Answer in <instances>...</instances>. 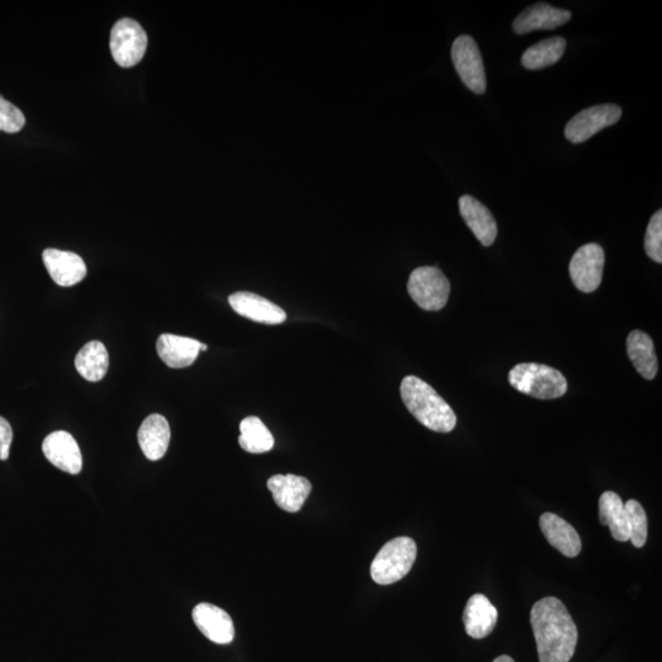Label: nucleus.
<instances>
[{
	"mask_svg": "<svg viewBox=\"0 0 662 662\" xmlns=\"http://www.w3.org/2000/svg\"><path fill=\"white\" fill-rule=\"evenodd\" d=\"M540 662H569L578 644V629L561 600L548 596L530 613Z\"/></svg>",
	"mask_w": 662,
	"mask_h": 662,
	"instance_id": "nucleus-1",
	"label": "nucleus"
},
{
	"mask_svg": "<svg viewBox=\"0 0 662 662\" xmlns=\"http://www.w3.org/2000/svg\"><path fill=\"white\" fill-rule=\"evenodd\" d=\"M400 393L410 414L428 430L449 433L457 426V415L453 409L422 379L405 377L401 382Z\"/></svg>",
	"mask_w": 662,
	"mask_h": 662,
	"instance_id": "nucleus-2",
	"label": "nucleus"
},
{
	"mask_svg": "<svg viewBox=\"0 0 662 662\" xmlns=\"http://www.w3.org/2000/svg\"><path fill=\"white\" fill-rule=\"evenodd\" d=\"M509 383L518 392L540 400L561 398L568 383L560 371L540 363H520L509 372Z\"/></svg>",
	"mask_w": 662,
	"mask_h": 662,
	"instance_id": "nucleus-3",
	"label": "nucleus"
},
{
	"mask_svg": "<svg viewBox=\"0 0 662 662\" xmlns=\"http://www.w3.org/2000/svg\"><path fill=\"white\" fill-rule=\"evenodd\" d=\"M416 542L410 537H396L387 542L371 564L374 582L389 585L399 582L411 571L416 561Z\"/></svg>",
	"mask_w": 662,
	"mask_h": 662,
	"instance_id": "nucleus-4",
	"label": "nucleus"
},
{
	"mask_svg": "<svg viewBox=\"0 0 662 662\" xmlns=\"http://www.w3.org/2000/svg\"><path fill=\"white\" fill-rule=\"evenodd\" d=\"M408 291L423 311L437 312L447 305L450 282L438 268H417L410 275Z\"/></svg>",
	"mask_w": 662,
	"mask_h": 662,
	"instance_id": "nucleus-5",
	"label": "nucleus"
},
{
	"mask_svg": "<svg viewBox=\"0 0 662 662\" xmlns=\"http://www.w3.org/2000/svg\"><path fill=\"white\" fill-rule=\"evenodd\" d=\"M110 46L112 57L118 65L134 67L144 58L148 35L138 21L124 18L113 26Z\"/></svg>",
	"mask_w": 662,
	"mask_h": 662,
	"instance_id": "nucleus-6",
	"label": "nucleus"
},
{
	"mask_svg": "<svg viewBox=\"0 0 662 662\" xmlns=\"http://www.w3.org/2000/svg\"><path fill=\"white\" fill-rule=\"evenodd\" d=\"M452 59L459 78L477 95L485 94L487 79L479 46L471 36L461 35L454 41Z\"/></svg>",
	"mask_w": 662,
	"mask_h": 662,
	"instance_id": "nucleus-7",
	"label": "nucleus"
},
{
	"mask_svg": "<svg viewBox=\"0 0 662 662\" xmlns=\"http://www.w3.org/2000/svg\"><path fill=\"white\" fill-rule=\"evenodd\" d=\"M621 117L622 108L613 103L589 107L579 112L567 123L564 134L573 144L584 143L602 129L616 124Z\"/></svg>",
	"mask_w": 662,
	"mask_h": 662,
	"instance_id": "nucleus-8",
	"label": "nucleus"
},
{
	"mask_svg": "<svg viewBox=\"0 0 662 662\" xmlns=\"http://www.w3.org/2000/svg\"><path fill=\"white\" fill-rule=\"evenodd\" d=\"M605 252L599 244L589 243L574 253L569 274L579 291L591 293L599 289L604 273Z\"/></svg>",
	"mask_w": 662,
	"mask_h": 662,
	"instance_id": "nucleus-9",
	"label": "nucleus"
},
{
	"mask_svg": "<svg viewBox=\"0 0 662 662\" xmlns=\"http://www.w3.org/2000/svg\"><path fill=\"white\" fill-rule=\"evenodd\" d=\"M42 450L47 460L59 470L68 472L70 475H78L83 469V457H81L79 444L68 432L51 433L43 441Z\"/></svg>",
	"mask_w": 662,
	"mask_h": 662,
	"instance_id": "nucleus-10",
	"label": "nucleus"
},
{
	"mask_svg": "<svg viewBox=\"0 0 662 662\" xmlns=\"http://www.w3.org/2000/svg\"><path fill=\"white\" fill-rule=\"evenodd\" d=\"M193 621L199 631L211 642L226 645L235 639V626L229 613L211 604H199L194 607Z\"/></svg>",
	"mask_w": 662,
	"mask_h": 662,
	"instance_id": "nucleus-11",
	"label": "nucleus"
},
{
	"mask_svg": "<svg viewBox=\"0 0 662 662\" xmlns=\"http://www.w3.org/2000/svg\"><path fill=\"white\" fill-rule=\"evenodd\" d=\"M268 488L276 506L289 513H297L302 509L312 492V484L306 477L292 474L270 477Z\"/></svg>",
	"mask_w": 662,
	"mask_h": 662,
	"instance_id": "nucleus-12",
	"label": "nucleus"
},
{
	"mask_svg": "<svg viewBox=\"0 0 662 662\" xmlns=\"http://www.w3.org/2000/svg\"><path fill=\"white\" fill-rule=\"evenodd\" d=\"M230 306L240 316L253 322L278 325L286 320L284 309L252 292H236L229 297Z\"/></svg>",
	"mask_w": 662,
	"mask_h": 662,
	"instance_id": "nucleus-13",
	"label": "nucleus"
},
{
	"mask_svg": "<svg viewBox=\"0 0 662 662\" xmlns=\"http://www.w3.org/2000/svg\"><path fill=\"white\" fill-rule=\"evenodd\" d=\"M43 263L57 285L70 287L85 279L88 269L77 253L48 248L42 254Z\"/></svg>",
	"mask_w": 662,
	"mask_h": 662,
	"instance_id": "nucleus-14",
	"label": "nucleus"
},
{
	"mask_svg": "<svg viewBox=\"0 0 662 662\" xmlns=\"http://www.w3.org/2000/svg\"><path fill=\"white\" fill-rule=\"evenodd\" d=\"M571 19L572 13L568 10L558 9L546 3H537L518 15L514 20L513 29L515 34L526 35L536 30H555Z\"/></svg>",
	"mask_w": 662,
	"mask_h": 662,
	"instance_id": "nucleus-15",
	"label": "nucleus"
},
{
	"mask_svg": "<svg viewBox=\"0 0 662 662\" xmlns=\"http://www.w3.org/2000/svg\"><path fill=\"white\" fill-rule=\"evenodd\" d=\"M459 209L466 225L482 246L491 247L498 235L497 222L491 211L471 195H463L459 199Z\"/></svg>",
	"mask_w": 662,
	"mask_h": 662,
	"instance_id": "nucleus-16",
	"label": "nucleus"
},
{
	"mask_svg": "<svg viewBox=\"0 0 662 662\" xmlns=\"http://www.w3.org/2000/svg\"><path fill=\"white\" fill-rule=\"evenodd\" d=\"M540 528L548 544L560 551L563 556L574 558L582 552V540L571 524L553 513L540 517Z\"/></svg>",
	"mask_w": 662,
	"mask_h": 662,
	"instance_id": "nucleus-17",
	"label": "nucleus"
},
{
	"mask_svg": "<svg viewBox=\"0 0 662 662\" xmlns=\"http://www.w3.org/2000/svg\"><path fill=\"white\" fill-rule=\"evenodd\" d=\"M463 621L468 636L484 639L493 632L498 621V611L485 595H472L466 604Z\"/></svg>",
	"mask_w": 662,
	"mask_h": 662,
	"instance_id": "nucleus-18",
	"label": "nucleus"
},
{
	"mask_svg": "<svg viewBox=\"0 0 662 662\" xmlns=\"http://www.w3.org/2000/svg\"><path fill=\"white\" fill-rule=\"evenodd\" d=\"M198 340L172 334L161 335L156 343L157 354L171 368L192 366L200 352Z\"/></svg>",
	"mask_w": 662,
	"mask_h": 662,
	"instance_id": "nucleus-19",
	"label": "nucleus"
},
{
	"mask_svg": "<svg viewBox=\"0 0 662 662\" xmlns=\"http://www.w3.org/2000/svg\"><path fill=\"white\" fill-rule=\"evenodd\" d=\"M138 441L149 460L164 458L171 441L170 425L165 417L154 414L145 419L139 428Z\"/></svg>",
	"mask_w": 662,
	"mask_h": 662,
	"instance_id": "nucleus-20",
	"label": "nucleus"
},
{
	"mask_svg": "<svg viewBox=\"0 0 662 662\" xmlns=\"http://www.w3.org/2000/svg\"><path fill=\"white\" fill-rule=\"evenodd\" d=\"M627 354L636 371L648 381L658 374V356L655 346L648 334L640 330H633L627 338Z\"/></svg>",
	"mask_w": 662,
	"mask_h": 662,
	"instance_id": "nucleus-21",
	"label": "nucleus"
},
{
	"mask_svg": "<svg viewBox=\"0 0 662 662\" xmlns=\"http://www.w3.org/2000/svg\"><path fill=\"white\" fill-rule=\"evenodd\" d=\"M600 523L610 528L613 539L620 542L629 540V524L626 508L615 492L602 493L599 501Z\"/></svg>",
	"mask_w": 662,
	"mask_h": 662,
	"instance_id": "nucleus-22",
	"label": "nucleus"
},
{
	"mask_svg": "<svg viewBox=\"0 0 662 662\" xmlns=\"http://www.w3.org/2000/svg\"><path fill=\"white\" fill-rule=\"evenodd\" d=\"M108 366H110V356L106 346L100 341H90L75 357L77 371L89 382H100L105 378Z\"/></svg>",
	"mask_w": 662,
	"mask_h": 662,
	"instance_id": "nucleus-23",
	"label": "nucleus"
},
{
	"mask_svg": "<svg viewBox=\"0 0 662 662\" xmlns=\"http://www.w3.org/2000/svg\"><path fill=\"white\" fill-rule=\"evenodd\" d=\"M567 41L556 36L536 43L526 50L522 57V64L526 69L539 70L556 64L566 52Z\"/></svg>",
	"mask_w": 662,
	"mask_h": 662,
	"instance_id": "nucleus-24",
	"label": "nucleus"
},
{
	"mask_svg": "<svg viewBox=\"0 0 662 662\" xmlns=\"http://www.w3.org/2000/svg\"><path fill=\"white\" fill-rule=\"evenodd\" d=\"M241 436L238 439L243 450L252 454H263L274 448L273 434L263 421L255 416H249L241 422Z\"/></svg>",
	"mask_w": 662,
	"mask_h": 662,
	"instance_id": "nucleus-25",
	"label": "nucleus"
},
{
	"mask_svg": "<svg viewBox=\"0 0 662 662\" xmlns=\"http://www.w3.org/2000/svg\"><path fill=\"white\" fill-rule=\"evenodd\" d=\"M629 524V540L638 548L643 547L648 539V517L645 510L636 499H629L624 504Z\"/></svg>",
	"mask_w": 662,
	"mask_h": 662,
	"instance_id": "nucleus-26",
	"label": "nucleus"
},
{
	"mask_svg": "<svg viewBox=\"0 0 662 662\" xmlns=\"http://www.w3.org/2000/svg\"><path fill=\"white\" fill-rule=\"evenodd\" d=\"M645 253L654 262L662 263V211H656L651 217L645 233Z\"/></svg>",
	"mask_w": 662,
	"mask_h": 662,
	"instance_id": "nucleus-27",
	"label": "nucleus"
},
{
	"mask_svg": "<svg viewBox=\"0 0 662 662\" xmlns=\"http://www.w3.org/2000/svg\"><path fill=\"white\" fill-rule=\"evenodd\" d=\"M26 119L18 107L0 96V130L5 133H18L24 128Z\"/></svg>",
	"mask_w": 662,
	"mask_h": 662,
	"instance_id": "nucleus-28",
	"label": "nucleus"
},
{
	"mask_svg": "<svg viewBox=\"0 0 662 662\" xmlns=\"http://www.w3.org/2000/svg\"><path fill=\"white\" fill-rule=\"evenodd\" d=\"M13 442V430L10 423L0 417V460L9 458L10 446Z\"/></svg>",
	"mask_w": 662,
	"mask_h": 662,
	"instance_id": "nucleus-29",
	"label": "nucleus"
},
{
	"mask_svg": "<svg viewBox=\"0 0 662 662\" xmlns=\"http://www.w3.org/2000/svg\"><path fill=\"white\" fill-rule=\"evenodd\" d=\"M493 662H514V660L512 658H510V656H508V655H501V656H498V658L495 659V661H493Z\"/></svg>",
	"mask_w": 662,
	"mask_h": 662,
	"instance_id": "nucleus-30",
	"label": "nucleus"
},
{
	"mask_svg": "<svg viewBox=\"0 0 662 662\" xmlns=\"http://www.w3.org/2000/svg\"><path fill=\"white\" fill-rule=\"evenodd\" d=\"M206 350H208V346L202 344V346H200V351H206Z\"/></svg>",
	"mask_w": 662,
	"mask_h": 662,
	"instance_id": "nucleus-31",
	"label": "nucleus"
}]
</instances>
